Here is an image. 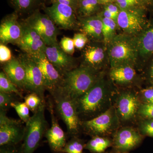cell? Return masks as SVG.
<instances>
[{
	"mask_svg": "<svg viewBox=\"0 0 153 153\" xmlns=\"http://www.w3.org/2000/svg\"><path fill=\"white\" fill-rule=\"evenodd\" d=\"M16 146H1L0 153H20L19 150L17 149Z\"/></svg>",
	"mask_w": 153,
	"mask_h": 153,
	"instance_id": "b9f144b4",
	"label": "cell"
},
{
	"mask_svg": "<svg viewBox=\"0 0 153 153\" xmlns=\"http://www.w3.org/2000/svg\"><path fill=\"white\" fill-rule=\"evenodd\" d=\"M23 26L16 12L4 17L0 25V43L16 45L22 38Z\"/></svg>",
	"mask_w": 153,
	"mask_h": 153,
	"instance_id": "9a60e30c",
	"label": "cell"
},
{
	"mask_svg": "<svg viewBox=\"0 0 153 153\" xmlns=\"http://www.w3.org/2000/svg\"><path fill=\"white\" fill-rule=\"evenodd\" d=\"M9 2L19 15L31 14L45 5L44 0H9Z\"/></svg>",
	"mask_w": 153,
	"mask_h": 153,
	"instance_id": "cb8c5ba5",
	"label": "cell"
},
{
	"mask_svg": "<svg viewBox=\"0 0 153 153\" xmlns=\"http://www.w3.org/2000/svg\"><path fill=\"white\" fill-rule=\"evenodd\" d=\"M51 94L56 110L66 124L68 134L72 137L77 136L81 128V120L73 100L58 91Z\"/></svg>",
	"mask_w": 153,
	"mask_h": 153,
	"instance_id": "8992f818",
	"label": "cell"
},
{
	"mask_svg": "<svg viewBox=\"0 0 153 153\" xmlns=\"http://www.w3.org/2000/svg\"><path fill=\"white\" fill-rule=\"evenodd\" d=\"M117 4L120 10L134 8H144L150 10L149 6L146 0H116Z\"/></svg>",
	"mask_w": 153,
	"mask_h": 153,
	"instance_id": "f546056e",
	"label": "cell"
},
{
	"mask_svg": "<svg viewBox=\"0 0 153 153\" xmlns=\"http://www.w3.org/2000/svg\"><path fill=\"white\" fill-rule=\"evenodd\" d=\"M137 68L129 65L110 68L108 76L116 86L130 87L139 82Z\"/></svg>",
	"mask_w": 153,
	"mask_h": 153,
	"instance_id": "d6986e66",
	"label": "cell"
},
{
	"mask_svg": "<svg viewBox=\"0 0 153 153\" xmlns=\"http://www.w3.org/2000/svg\"><path fill=\"white\" fill-rule=\"evenodd\" d=\"M105 74V71L79 65L63 74L61 85L56 90L75 100L87 92Z\"/></svg>",
	"mask_w": 153,
	"mask_h": 153,
	"instance_id": "7a4b0ae2",
	"label": "cell"
},
{
	"mask_svg": "<svg viewBox=\"0 0 153 153\" xmlns=\"http://www.w3.org/2000/svg\"><path fill=\"white\" fill-rule=\"evenodd\" d=\"M120 9L115 2L102 5L101 12L99 13L102 17L111 19L117 22V19Z\"/></svg>",
	"mask_w": 153,
	"mask_h": 153,
	"instance_id": "4dcf8cb0",
	"label": "cell"
},
{
	"mask_svg": "<svg viewBox=\"0 0 153 153\" xmlns=\"http://www.w3.org/2000/svg\"><path fill=\"white\" fill-rule=\"evenodd\" d=\"M42 9L59 29L75 31L79 30L76 11L70 6L53 3L50 7L44 5Z\"/></svg>",
	"mask_w": 153,
	"mask_h": 153,
	"instance_id": "7c38bea8",
	"label": "cell"
},
{
	"mask_svg": "<svg viewBox=\"0 0 153 153\" xmlns=\"http://www.w3.org/2000/svg\"><path fill=\"white\" fill-rule=\"evenodd\" d=\"M102 17L103 42L107 45L117 35V30L118 29V27L117 22L114 20Z\"/></svg>",
	"mask_w": 153,
	"mask_h": 153,
	"instance_id": "4316f807",
	"label": "cell"
},
{
	"mask_svg": "<svg viewBox=\"0 0 153 153\" xmlns=\"http://www.w3.org/2000/svg\"><path fill=\"white\" fill-rule=\"evenodd\" d=\"M18 58L26 72L25 90L37 94L45 101L44 92L46 89L44 77L37 63L31 55L25 52L20 53Z\"/></svg>",
	"mask_w": 153,
	"mask_h": 153,
	"instance_id": "8fae6325",
	"label": "cell"
},
{
	"mask_svg": "<svg viewBox=\"0 0 153 153\" xmlns=\"http://www.w3.org/2000/svg\"><path fill=\"white\" fill-rule=\"evenodd\" d=\"M73 39L75 48L80 51L84 49L89 41L87 36L81 32L75 33Z\"/></svg>",
	"mask_w": 153,
	"mask_h": 153,
	"instance_id": "74e56055",
	"label": "cell"
},
{
	"mask_svg": "<svg viewBox=\"0 0 153 153\" xmlns=\"http://www.w3.org/2000/svg\"><path fill=\"white\" fill-rule=\"evenodd\" d=\"M146 1L147 2L151 10L152 8L153 7V0H146Z\"/></svg>",
	"mask_w": 153,
	"mask_h": 153,
	"instance_id": "f6af8a7d",
	"label": "cell"
},
{
	"mask_svg": "<svg viewBox=\"0 0 153 153\" xmlns=\"http://www.w3.org/2000/svg\"><path fill=\"white\" fill-rule=\"evenodd\" d=\"M11 107L13 108L23 122L27 123L31 117L30 108L25 102L15 101L11 104Z\"/></svg>",
	"mask_w": 153,
	"mask_h": 153,
	"instance_id": "1f68e13d",
	"label": "cell"
},
{
	"mask_svg": "<svg viewBox=\"0 0 153 153\" xmlns=\"http://www.w3.org/2000/svg\"><path fill=\"white\" fill-rule=\"evenodd\" d=\"M52 4L58 3L70 6L76 11L78 7L79 1L78 0H51Z\"/></svg>",
	"mask_w": 153,
	"mask_h": 153,
	"instance_id": "60d3db41",
	"label": "cell"
},
{
	"mask_svg": "<svg viewBox=\"0 0 153 153\" xmlns=\"http://www.w3.org/2000/svg\"><path fill=\"white\" fill-rule=\"evenodd\" d=\"M0 91L15 94L21 98L23 97L20 89L3 71L0 72Z\"/></svg>",
	"mask_w": 153,
	"mask_h": 153,
	"instance_id": "83f0119b",
	"label": "cell"
},
{
	"mask_svg": "<svg viewBox=\"0 0 153 153\" xmlns=\"http://www.w3.org/2000/svg\"><path fill=\"white\" fill-rule=\"evenodd\" d=\"M82 1V0H78V1H79H79Z\"/></svg>",
	"mask_w": 153,
	"mask_h": 153,
	"instance_id": "7dc6e473",
	"label": "cell"
},
{
	"mask_svg": "<svg viewBox=\"0 0 153 153\" xmlns=\"http://www.w3.org/2000/svg\"><path fill=\"white\" fill-rule=\"evenodd\" d=\"M102 9L98 0H82L78 4L76 13L78 17L85 18L99 13Z\"/></svg>",
	"mask_w": 153,
	"mask_h": 153,
	"instance_id": "484cf974",
	"label": "cell"
},
{
	"mask_svg": "<svg viewBox=\"0 0 153 153\" xmlns=\"http://www.w3.org/2000/svg\"><path fill=\"white\" fill-rule=\"evenodd\" d=\"M25 126L19 121L9 117L0 109V146H16L23 141Z\"/></svg>",
	"mask_w": 153,
	"mask_h": 153,
	"instance_id": "4fadbf2b",
	"label": "cell"
},
{
	"mask_svg": "<svg viewBox=\"0 0 153 153\" xmlns=\"http://www.w3.org/2000/svg\"><path fill=\"white\" fill-rule=\"evenodd\" d=\"M148 76H149V78H150L151 80L153 82V61L152 63L150 69L149 70Z\"/></svg>",
	"mask_w": 153,
	"mask_h": 153,
	"instance_id": "7bdbcfd3",
	"label": "cell"
},
{
	"mask_svg": "<svg viewBox=\"0 0 153 153\" xmlns=\"http://www.w3.org/2000/svg\"><path fill=\"white\" fill-rule=\"evenodd\" d=\"M59 45L64 52L68 55L73 56L75 48L73 38L67 37H63L60 40Z\"/></svg>",
	"mask_w": 153,
	"mask_h": 153,
	"instance_id": "8d00e7d4",
	"label": "cell"
},
{
	"mask_svg": "<svg viewBox=\"0 0 153 153\" xmlns=\"http://www.w3.org/2000/svg\"><path fill=\"white\" fill-rule=\"evenodd\" d=\"M3 71L20 90H25L26 72L18 57H13L10 61L3 63Z\"/></svg>",
	"mask_w": 153,
	"mask_h": 153,
	"instance_id": "7402d4cb",
	"label": "cell"
},
{
	"mask_svg": "<svg viewBox=\"0 0 153 153\" xmlns=\"http://www.w3.org/2000/svg\"><path fill=\"white\" fill-rule=\"evenodd\" d=\"M104 153H124L119 152H116V151H115L114 150H112L109 151V152H105Z\"/></svg>",
	"mask_w": 153,
	"mask_h": 153,
	"instance_id": "bcb514c9",
	"label": "cell"
},
{
	"mask_svg": "<svg viewBox=\"0 0 153 153\" xmlns=\"http://www.w3.org/2000/svg\"><path fill=\"white\" fill-rule=\"evenodd\" d=\"M15 95H17L15 94L0 91V109L6 111L10 107L11 103L16 101Z\"/></svg>",
	"mask_w": 153,
	"mask_h": 153,
	"instance_id": "d590c367",
	"label": "cell"
},
{
	"mask_svg": "<svg viewBox=\"0 0 153 153\" xmlns=\"http://www.w3.org/2000/svg\"><path fill=\"white\" fill-rule=\"evenodd\" d=\"M147 11L144 8L120 10L117 19L118 29L121 30L122 33L137 37L149 24L146 17Z\"/></svg>",
	"mask_w": 153,
	"mask_h": 153,
	"instance_id": "52a82bcc",
	"label": "cell"
},
{
	"mask_svg": "<svg viewBox=\"0 0 153 153\" xmlns=\"http://www.w3.org/2000/svg\"><path fill=\"white\" fill-rule=\"evenodd\" d=\"M117 91L105 74L87 92L73 100L80 120L91 119L109 109Z\"/></svg>",
	"mask_w": 153,
	"mask_h": 153,
	"instance_id": "6da1fadb",
	"label": "cell"
},
{
	"mask_svg": "<svg viewBox=\"0 0 153 153\" xmlns=\"http://www.w3.org/2000/svg\"><path fill=\"white\" fill-rule=\"evenodd\" d=\"M85 144L83 140L77 136L72 137V138L66 143L62 153H83Z\"/></svg>",
	"mask_w": 153,
	"mask_h": 153,
	"instance_id": "f1b7e54d",
	"label": "cell"
},
{
	"mask_svg": "<svg viewBox=\"0 0 153 153\" xmlns=\"http://www.w3.org/2000/svg\"><path fill=\"white\" fill-rule=\"evenodd\" d=\"M79 62V65L105 71L108 66H110L106 44L103 41H89L81 50Z\"/></svg>",
	"mask_w": 153,
	"mask_h": 153,
	"instance_id": "30bf717a",
	"label": "cell"
},
{
	"mask_svg": "<svg viewBox=\"0 0 153 153\" xmlns=\"http://www.w3.org/2000/svg\"><path fill=\"white\" fill-rule=\"evenodd\" d=\"M49 109L51 115V126L46 131L44 135L52 151L62 153L66 144V136L58 124L51 104H49Z\"/></svg>",
	"mask_w": 153,
	"mask_h": 153,
	"instance_id": "ffe728a7",
	"label": "cell"
},
{
	"mask_svg": "<svg viewBox=\"0 0 153 153\" xmlns=\"http://www.w3.org/2000/svg\"><path fill=\"white\" fill-rule=\"evenodd\" d=\"M144 137L138 129L132 127L120 128L111 137L113 150L128 153L139 147Z\"/></svg>",
	"mask_w": 153,
	"mask_h": 153,
	"instance_id": "5bb4252c",
	"label": "cell"
},
{
	"mask_svg": "<svg viewBox=\"0 0 153 153\" xmlns=\"http://www.w3.org/2000/svg\"><path fill=\"white\" fill-rule=\"evenodd\" d=\"M41 70L46 90L50 93L57 90L60 87L63 79V75L49 62L45 52L31 55Z\"/></svg>",
	"mask_w": 153,
	"mask_h": 153,
	"instance_id": "2e32d148",
	"label": "cell"
},
{
	"mask_svg": "<svg viewBox=\"0 0 153 153\" xmlns=\"http://www.w3.org/2000/svg\"><path fill=\"white\" fill-rule=\"evenodd\" d=\"M139 51L140 68L142 63L153 54V25L146 28L137 37Z\"/></svg>",
	"mask_w": 153,
	"mask_h": 153,
	"instance_id": "603a6c76",
	"label": "cell"
},
{
	"mask_svg": "<svg viewBox=\"0 0 153 153\" xmlns=\"http://www.w3.org/2000/svg\"><path fill=\"white\" fill-rule=\"evenodd\" d=\"M107 46L110 68L129 65L139 70V51L137 37L118 33Z\"/></svg>",
	"mask_w": 153,
	"mask_h": 153,
	"instance_id": "3957f363",
	"label": "cell"
},
{
	"mask_svg": "<svg viewBox=\"0 0 153 153\" xmlns=\"http://www.w3.org/2000/svg\"><path fill=\"white\" fill-rule=\"evenodd\" d=\"M137 116L142 119L153 120V103L141 102Z\"/></svg>",
	"mask_w": 153,
	"mask_h": 153,
	"instance_id": "e575fe53",
	"label": "cell"
},
{
	"mask_svg": "<svg viewBox=\"0 0 153 153\" xmlns=\"http://www.w3.org/2000/svg\"><path fill=\"white\" fill-rule=\"evenodd\" d=\"M22 22L23 26V34L16 45L22 52L29 55H36L45 52L47 46L41 36L24 21Z\"/></svg>",
	"mask_w": 153,
	"mask_h": 153,
	"instance_id": "ac0fdd59",
	"label": "cell"
},
{
	"mask_svg": "<svg viewBox=\"0 0 153 153\" xmlns=\"http://www.w3.org/2000/svg\"><path fill=\"white\" fill-rule=\"evenodd\" d=\"M140 103L138 92L131 89L117 91L113 105L121 123L132 122L136 118Z\"/></svg>",
	"mask_w": 153,
	"mask_h": 153,
	"instance_id": "9c48e42d",
	"label": "cell"
},
{
	"mask_svg": "<svg viewBox=\"0 0 153 153\" xmlns=\"http://www.w3.org/2000/svg\"><path fill=\"white\" fill-rule=\"evenodd\" d=\"M45 108L44 102L26 123L23 143L19 149L20 153H34L38 148L47 130Z\"/></svg>",
	"mask_w": 153,
	"mask_h": 153,
	"instance_id": "277c9868",
	"label": "cell"
},
{
	"mask_svg": "<svg viewBox=\"0 0 153 153\" xmlns=\"http://www.w3.org/2000/svg\"><path fill=\"white\" fill-rule=\"evenodd\" d=\"M137 129L144 137L153 138V120L142 119L139 122Z\"/></svg>",
	"mask_w": 153,
	"mask_h": 153,
	"instance_id": "836d02e7",
	"label": "cell"
},
{
	"mask_svg": "<svg viewBox=\"0 0 153 153\" xmlns=\"http://www.w3.org/2000/svg\"><path fill=\"white\" fill-rule=\"evenodd\" d=\"M45 53L49 62L62 75L79 66H77L78 61L79 62L78 59L64 52L59 43L47 46Z\"/></svg>",
	"mask_w": 153,
	"mask_h": 153,
	"instance_id": "e0dca14e",
	"label": "cell"
},
{
	"mask_svg": "<svg viewBox=\"0 0 153 153\" xmlns=\"http://www.w3.org/2000/svg\"><path fill=\"white\" fill-rule=\"evenodd\" d=\"M13 58L10 49L4 44H0V62L2 64L10 60Z\"/></svg>",
	"mask_w": 153,
	"mask_h": 153,
	"instance_id": "ab89813d",
	"label": "cell"
},
{
	"mask_svg": "<svg viewBox=\"0 0 153 153\" xmlns=\"http://www.w3.org/2000/svg\"><path fill=\"white\" fill-rule=\"evenodd\" d=\"M121 122L114 105L96 117L81 120V128L91 137H111L120 128Z\"/></svg>",
	"mask_w": 153,
	"mask_h": 153,
	"instance_id": "5b68a950",
	"label": "cell"
},
{
	"mask_svg": "<svg viewBox=\"0 0 153 153\" xmlns=\"http://www.w3.org/2000/svg\"><path fill=\"white\" fill-rule=\"evenodd\" d=\"M112 146V138L110 137L94 136L91 137L85 144L84 149L91 153H104Z\"/></svg>",
	"mask_w": 153,
	"mask_h": 153,
	"instance_id": "d4e9b609",
	"label": "cell"
},
{
	"mask_svg": "<svg viewBox=\"0 0 153 153\" xmlns=\"http://www.w3.org/2000/svg\"><path fill=\"white\" fill-rule=\"evenodd\" d=\"M116 0H98L99 2L101 5L106 4L108 3L114 2Z\"/></svg>",
	"mask_w": 153,
	"mask_h": 153,
	"instance_id": "ee69618b",
	"label": "cell"
},
{
	"mask_svg": "<svg viewBox=\"0 0 153 153\" xmlns=\"http://www.w3.org/2000/svg\"><path fill=\"white\" fill-rule=\"evenodd\" d=\"M44 101L41 97L35 93H30L25 98V102L30 110L33 113L36 112L39 107Z\"/></svg>",
	"mask_w": 153,
	"mask_h": 153,
	"instance_id": "d6a6232c",
	"label": "cell"
},
{
	"mask_svg": "<svg viewBox=\"0 0 153 153\" xmlns=\"http://www.w3.org/2000/svg\"><path fill=\"white\" fill-rule=\"evenodd\" d=\"M138 94L142 103H153V87L141 89Z\"/></svg>",
	"mask_w": 153,
	"mask_h": 153,
	"instance_id": "f35d334b",
	"label": "cell"
},
{
	"mask_svg": "<svg viewBox=\"0 0 153 153\" xmlns=\"http://www.w3.org/2000/svg\"><path fill=\"white\" fill-rule=\"evenodd\" d=\"M77 18L79 32L86 35L89 41H103L102 17L100 14L85 18Z\"/></svg>",
	"mask_w": 153,
	"mask_h": 153,
	"instance_id": "44dd1931",
	"label": "cell"
},
{
	"mask_svg": "<svg viewBox=\"0 0 153 153\" xmlns=\"http://www.w3.org/2000/svg\"><path fill=\"white\" fill-rule=\"evenodd\" d=\"M23 21L38 33L46 46L58 44L57 38L60 29L47 14L41 13L39 9L31 13Z\"/></svg>",
	"mask_w": 153,
	"mask_h": 153,
	"instance_id": "ba28073f",
	"label": "cell"
}]
</instances>
